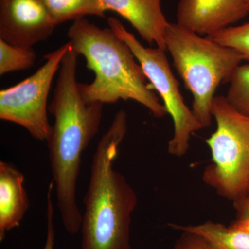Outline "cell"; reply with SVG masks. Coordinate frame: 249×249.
<instances>
[{
  "mask_svg": "<svg viewBox=\"0 0 249 249\" xmlns=\"http://www.w3.org/2000/svg\"><path fill=\"white\" fill-rule=\"evenodd\" d=\"M78 56L70 44L48 107L54 124L47 141L57 206L64 227L71 235L79 231L83 217L76 197L82 156L98 134L103 111L102 103L86 102L80 93Z\"/></svg>",
  "mask_w": 249,
  "mask_h": 249,
  "instance_id": "1",
  "label": "cell"
},
{
  "mask_svg": "<svg viewBox=\"0 0 249 249\" xmlns=\"http://www.w3.org/2000/svg\"><path fill=\"white\" fill-rule=\"evenodd\" d=\"M127 131V116L118 111L93 154L80 231L82 249H131L132 214L138 198L114 168Z\"/></svg>",
  "mask_w": 249,
  "mask_h": 249,
  "instance_id": "2",
  "label": "cell"
},
{
  "mask_svg": "<svg viewBox=\"0 0 249 249\" xmlns=\"http://www.w3.org/2000/svg\"><path fill=\"white\" fill-rule=\"evenodd\" d=\"M67 36L73 49L84 57L86 67L95 74L92 83H79L86 102L104 105L132 100L158 119L168 114L129 46L110 28L102 29L82 18L73 22Z\"/></svg>",
  "mask_w": 249,
  "mask_h": 249,
  "instance_id": "3",
  "label": "cell"
},
{
  "mask_svg": "<svg viewBox=\"0 0 249 249\" xmlns=\"http://www.w3.org/2000/svg\"><path fill=\"white\" fill-rule=\"evenodd\" d=\"M164 38L174 67L193 95L191 110L202 129L207 128L212 122L211 109L218 87L229 83L243 59L233 49L177 22L169 23Z\"/></svg>",
  "mask_w": 249,
  "mask_h": 249,
  "instance_id": "4",
  "label": "cell"
},
{
  "mask_svg": "<svg viewBox=\"0 0 249 249\" xmlns=\"http://www.w3.org/2000/svg\"><path fill=\"white\" fill-rule=\"evenodd\" d=\"M211 113L217 128L206 139L212 163L205 168L202 180L218 196L234 202L249 196V116L223 96L214 97Z\"/></svg>",
  "mask_w": 249,
  "mask_h": 249,
  "instance_id": "5",
  "label": "cell"
},
{
  "mask_svg": "<svg viewBox=\"0 0 249 249\" xmlns=\"http://www.w3.org/2000/svg\"><path fill=\"white\" fill-rule=\"evenodd\" d=\"M107 24L113 32L129 46L147 80L159 93L168 114L172 116L174 132L168 142V153L177 157H183L189 149L192 134L202 127L185 103L179 83L172 71L165 51L159 47H144L115 18H108Z\"/></svg>",
  "mask_w": 249,
  "mask_h": 249,
  "instance_id": "6",
  "label": "cell"
},
{
  "mask_svg": "<svg viewBox=\"0 0 249 249\" xmlns=\"http://www.w3.org/2000/svg\"><path fill=\"white\" fill-rule=\"evenodd\" d=\"M70 42L45 55V62L31 76L0 91V119L22 126L37 140L47 142L52 125L47 100L54 76Z\"/></svg>",
  "mask_w": 249,
  "mask_h": 249,
  "instance_id": "7",
  "label": "cell"
},
{
  "mask_svg": "<svg viewBox=\"0 0 249 249\" xmlns=\"http://www.w3.org/2000/svg\"><path fill=\"white\" fill-rule=\"evenodd\" d=\"M57 25L42 0H0V40L7 43L32 47Z\"/></svg>",
  "mask_w": 249,
  "mask_h": 249,
  "instance_id": "8",
  "label": "cell"
},
{
  "mask_svg": "<svg viewBox=\"0 0 249 249\" xmlns=\"http://www.w3.org/2000/svg\"><path fill=\"white\" fill-rule=\"evenodd\" d=\"M249 16V0H179L177 23L210 36Z\"/></svg>",
  "mask_w": 249,
  "mask_h": 249,
  "instance_id": "9",
  "label": "cell"
},
{
  "mask_svg": "<svg viewBox=\"0 0 249 249\" xmlns=\"http://www.w3.org/2000/svg\"><path fill=\"white\" fill-rule=\"evenodd\" d=\"M105 11L117 13L132 24L150 45L166 51L165 32L169 24L161 8V0H101Z\"/></svg>",
  "mask_w": 249,
  "mask_h": 249,
  "instance_id": "10",
  "label": "cell"
},
{
  "mask_svg": "<svg viewBox=\"0 0 249 249\" xmlns=\"http://www.w3.org/2000/svg\"><path fill=\"white\" fill-rule=\"evenodd\" d=\"M24 175L12 163L0 161V241L20 225L29 206Z\"/></svg>",
  "mask_w": 249,
  "mask_h": 249,
  "instance_id": "11",
  "label": "cell"
},
{
  "mask_svg": "<svg viewBox=\"0 0 249 249\" xmlns=\"http://www.w3.org/2000/svg\"><path fill=\"white\" fill-rule=\"evenodd\" d=\"M178 231L193 232L202 237L213 249H249V233L221 223L206 221L197 225L169 224Z\"/></svg>",
  "mask_w": 249,
  "mask_h": 249,
  "instance_id": "12",
  "label": "cell"
},
{
  "mask_svg": "<svg viewBox=\"0 0 249 249\" xmlns=\"http://www.w3.org/2000/svg\"><path fill=\"white\" fill-rule=\"evenodd\" d=\"M56 24L78 20L85 16L104 18L101 0H42Z\"/></svg>",
  "mask_w": 249,
  "mask_h": 249,
  "instance_id": "13",
  "label": "cell"
},
{
  "mask_svg": "<svg viewBox=\"0 0 249 249\" xmlns=\"http://www.w3.org/2000/svg\"><path fill=\"white\" fill-rule=\"evenodd\" d=\"M37 55L32 47H18L0 40V75L28 70L34 66Z\"/></svg>",
  "mask_w": 249,
  "mask_h": 249,
  "instance_id": "14",
  "label": "cell"
},
{
  "mask_svg": "<svg viewBox=\"0 0 249 249\" xmlns=\"http://www.w3.org/2000/svg\"><path fill=\"white\" fill-rule=\"evenodd\" d=\"M228 102L236 110L249 116V65L236 68L229 81Z\"/></svg>",
  "mask_w": 249,
  "mask_h": 249,
  "instance_id": "15",
  "label": "cell"
},
{
  "mask_svg": "<svg viewBox=\"0 0 249 249\" xmlns=\"http://www.w3.org/2000/svg\"><path fill=\"white\" fill-rule=\"evenodd\" d=\"M206 37L233 49L243 60L249 61V22L240 26H231Z\"/></svg>",
  "mask_w": 249,
  "mask_h": 249,
  "instance_id": "16",
  "label": "cell"
},
{
  "mask_svg": "<svg viewBox=\"0 0 249 249\" xmlns=\"http://www.w3.org/2000/svg\"><path fill=\"white\" fill-rule=\"evenodd\" d=\"M181 232L172 249H213L201 236L191 232Z\"/></svg>",
  "mask_w": 249,
  "mask_h": 249,
  "instance_id": "17",
  "label": "cell"
},
{
  "mask_svg": "<svg viewBox=\"0 0 249 249\" xmlns=\"http://www.w3.org/2000/svg\"><path fill=\"white\" fill-rule=\"evenodd\" d=\"M54 184L53 181L49 184L48 192H47V238L45 246L42 249H53L55 245V227H54V208L53 193Z\"/></svg>",
  "mask_w": 249,
  "mask_h": 249,
  "instance_id": "18",
  "label": "cell"
},
{
  "mask_svg": "<svg viewBox=\"0 0 249 249\" xmlns=\"http://www.w3.org/2000/svg\"><path fill=\"white\" fill-rule=\"evenodd\" d=\"M236 219H249V196L232 202Z\"/></svg>",
  "mask_w": 249,
  "mask_h": 249,
  "instance_id": "19",
  "label": "cell"
},
{
  "mask_svg": "<svg viewBox=\"0 0 249 249\" xmlns=\"http://www.w3.org/2000/svg\"><path fill=\"white\" fill-rule=\"evenodd\" d=\"M231 227L244 231L249 233V219H236L231 224Z\"/></svg>",
  "mask_w": 249,
  "mask_h": 249,
  "instance_id": "20",
  "label": "cell"
},
{
  "mask_svg": "<svg viewBox=\"0 0 249 249\" xmlns=\"http://www.w3.org/2000/svg\"></svg>",
  "mask_w": 249,
  "mask_h": 249,
  "instance_id": "21",
  "label": "cell"
}]
</instances>
